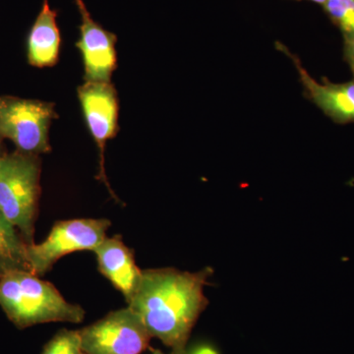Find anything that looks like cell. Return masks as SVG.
<instances>
[{
    "label": "cell",
    "instance_id": "obj_13",
    "mask_svg": "<svg viewBox=\"0 0 354 354\" xmlns=\"http://www.w3.org/2000/svg\"><path fill=\"white\" fill-rule=\"evenodd\" d=\"M323 9L344 38L354 35V0H327Z\"/></svg>",
    "mask_w": 354,
    "mask_h": 354
},
{
    "label": "cell",
    "instance_id": "obj_15",
    "mask_svg": "<svg viewBox=\"0 0 354 354\" xmlns=\"http://www.w3.org/2000/svg\"><path fill=\"white\" fill-rule=\"evenodd\" d=\"M344 57L351 70L354 80V35L344 38Z\"/></svg>",
    "mask_w": 354,
    "mask_h": 354
},
{
    "label": "cell",
    "instance_id": "obj_7",
    "mask_svg": "<svg viewBox=\"0 0 354 354\" xmlns=\"http://www.w3.org/2000/svg\"><path fill=\"white\" fill-rule=\"evenodd\" d=\"M78 97L88 130L99 147L100 179L115 197L104 171V148L118 131V93L111 82H86L78 88Z\"/></svg>",
    "mask_w": 354,
    "mask_h": 354
},
{
    "label": "cell",
    "instance_id": "obj_6",
    "mask_svg": "<svg viewBox=\"0 0 354 354\" xmlns=\"http://www.w3.org/2000/svg\"><path fill=\"white\" fill-rule=\"evenodd\" d=\"M85 354H141L152 335L129 306L111 312L97 322L79 330Z\"/></svg>",
    "mask_w": 354,
    "mask_h": 354
},
{
    "label": "cell",
    "instance_id": "obj_16",
    "mask_svg": "<svg viewBox=\"0 0 354 354\" xmlns=\"http://www.w3.org/2000/svg\"><path fill=\"white\" fill-rule=\"evenodd\" d=\"M190 354H216V353L213 348H208V346H203V348L195 349Z\"/></svg>",
    "mask_w": 354,
    "mask_h": 354
},
{
    "label": "cell",
    "instance_id": "obj_14",
    "mask_svg": "<svg viewBox=\"0 0 354 354\" xmlns=\"http://www.w3.org/2000/svg\"><path fill=\"white\" fill-rule=\"evenodd\" d=\"M41 354H83L79 330H59L46 344Z\"/></svg>",
    "mask_w": 354,
    "mask_h": 354
},
{
    "label": "cell",
    "instance_id": "obj_17",
    "mask_svg": "<svg viewBox=\"0 0 354 354\" xmlns=\"http://www.w3.org/2000/svg\"><path fill=\"white\" fill-rule=\"evenodd\" d=\"M308 1L314 2V3L320 4V6H323L327 0H308Z\"/></svg>",
    "mask_w": 354,
    "mask_h": 354
},
{
    "label": "cell",
    "instance_id": "obj_4",
    "mask_svg": "<svg viewBox=\"0 0 354 354\" xmlns=\"http://www.w3.org/2000/svg\"><path fill=\"white\" fill-rule=\"evenodd\" d=\"M57 116L53 102L0 95V139L10 140L21 152H50L48 128Z\"/></svg>",
    "mask_w": 354,
    "mask_h": 354
},
{
    "label": "cell",
    "instance_id": "obj_3",
    "mask_svg": "<svg viewBox=\"0 0 354 354\" xmlns=\"http://www.w3.org/2000/svg\"><path fill=\"white\" fill-rule=\"evenodd\" d=\"M39 176L38 155L17 150L4 153L0 158V213L15 225L29 245L35 243Z\"/></svg>",
    "mask_w": 354,
    "mask_h": 354
},
{
    "label": "cell",
    "instance_id": "obj_9",
    "mask_svg": "<svg viewBox=\"0 0 354 354\" xmlns=\"http://www.w3.org/2000/svg\"><path fill=\"white\" fill-rule=\"evenodd\" d=\"M76 4L82 18L76 46L82 55L86 82H111L118 67V38L92 19L83 0H76Z\"/></svg>",
    "mask_w": 354,
    "mask_h": 354
},
{
    "label": "cell",
    "instance_id": "obj_11",
    "mask_svg": "<svg viewBox=\"0 0 354 354\" xmlns=\"http://www.w3.org/2000/svg\"><path fill=\"white\" fill-rule=\"evenodd\" d=\"M57 15L48 0H44L27 39L28 62L32 66L43 68L57 64L62 44Z\"/></svg>",
    "mask_w": 354,
    "mask_h": 354
},
{
    "label": "cell",
    "instance_id": "obj_10",
    "mask_svg": "<svg viewBox=\"0 0 354 354\" xmlns=\"http://www.w3.org/2000/svg\"><path fill=\"white\" fill-rule=\"evenodd\" d=\"M94 252L100 272L124 295L128 304L138 290L143 274L135 263L134 253L120 235L106 236Z\"/></svg>",
    "mask_w": 354,
    "mask_h": 354
},
{
    "label": "cell",
    "instance_id": "obj_1",
    "mask_svg": "<svg viewBox=\"0 0 354 354\" xmlns=\"http://www.w3.org/2000/svg\"><path fill=\"white\" fill-rule=\"evenodd\" d=\"M213 270L181 272L171 268L144 270L141 283L128 306L136 312L152 337L185 353L198 318L208 305L204 288Z\"/></svg>",
    "mask_w": 354,
    "mask_h": 354
},
{
    "label": "cell",
    "instance_id": "obj_18",
    "mask_svg": "<svg viewBox=\"0 0 354 354\" xmlns=\"http://www.w3.org/2000/svg\"><path fill=\"white\" fill-rule=\"evenodd\" d=\"M151 354H165L164 353H162L160 351H153L152 353ZM171 354H187L186 353H172Z\"/></svg>",
    "mask_w": 354,
    "mask_h": 354
},
{
    "label": "cell",
    "instance_id": "obj_5",
    "mask_svg": "<svg viewBox=\"0 0 354 354\" xmlns=\"http://www.w3.org/2000/svg\"><path fill=\"white\" fill-rule=\"evenodd\" d=\"M111 225V221L106 218L57 221L43 242L28 245L31 272L41 276L65 255L85 250L94 252L106 239Z\"/></svg>",
    "mask_w": 354,
    "mask_h": 354
},
{
    "label": "cell",
    "instance_id": "obj_20",
    "mask_svg": "<svg viewBox=\"0 0 354 354\" xmlns=\"http://www.w3.org/2000/svg\"><path fill=\"white\" fill-rule=\"evenodd\" d=\"M83 354H85V353H83Z\"/></svg>",
    "mask_w": 354,
    "mask_h": 354
},
{
    "label": "cell",
    "instance_id": "obj_12",
    "mask_svg": "<svg viewBox=\"0 0 354 354\" xmlns=\"http://www.w3.org/2000/svg\"><path fill=\"white\" fill-rule=\"evenodd\" d=\"M28 245L19 230L0 213V277L19 270L31 272Z\"/></svg>",
    "mask_w": 354,
    "mask_h": 354
},
{
    "label": "cell",
    "instance_id": "obj_2",
    "mask_svg": "<svg viewBox=\"0 0 354 354\" xmlns=\"http://www.w3.org/2000/svg\"><path fill=\"white\" fill-rule=\"evenodd\" d=\"M0 306L19 329L44 323H81L85 311L69 304L48 281L29 271L0 277Z\"/></svg>",
    "mask_w": 354,
    "mask_h": 354
},
{
    "label": "cell",
    "instance_id": "obj_8",
    "mask_svg": "<svg viewBox=\"0 0 354 354\" xmlns=\"http://www.w3.org/2000/svg\"><path fill=\"white\" fill-rule=\"evenodd\" d=\"M277 48L290 58L295 65L304 88V94L310 102L337 124L354 123V80L334 83L324 77L318 81L307 71L301 60L290 53L283 44L276 43Z\"/></svg>",
    "mask_w": 354,
    "mask_h": 354
},
{
    "label": "cell",
    "instance_id": "obj_19",
    "mask_svg": "<svg viewBox=\"0 0 354 354\" xmlns=\"http://www.w3.org/2000/svg\"><path fill=\"white\" fill-rule=\"evenodd\" d=\"M3 150H2V140L0 139V158L3 156Z\"/></svg>",
    "mask_w": 354,
    "mask_h": 354
}]
</instances>
